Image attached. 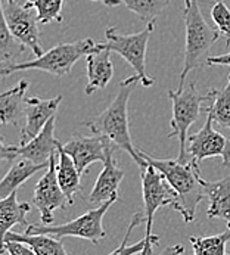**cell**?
Masks as SVG:
<instances>
[{
	"instance_id": "6da1fadb",
	"label": "cell",
	"mask_w": 230,
	"mask_h": 255,
	"mask_svg": "<svg viewBox=\"0 0 230 255\" xmlns=\"http://www.w3.org/2000/svg\"><path fill=\"white\" fill-rule=\"evenodd\" d=\"M139 155L152 165L156 171L162 174V177L170 184V187L176 193V201L173 208L180 213L185 223H192L196 217V208L199 202L205 196L202 177L199 164L191 161H180V159H168V158H153L148 152L137 149Z\"/></svg>"
},
{
	"instance_id": "7a4b0ae2",
	"label": "cell",
	"mask_w": 230,
	"mask_h": 255,
	"mask_svg": "<svg viewBox=\"0 0 230 255\" xmlns=\"http://www.w3.org/2000/svg\"><path fill=\"white\" fill-rule=\"evenodd\" d=\"M140 83V78L134 74L119 83L118 93L110 107L99 114L98 117L92 118L90 121L83 123L89 127L93 134H101L108 139L116 149L127 152L133 161L139 165L140 170L146 168L149 164L139 155V150L133 145L131 134H130V124H128V99L134 89Z\"/></svg>"
},
{
	"instance_id": "3957f363",
	"label": "cell",
	"mask_w": 230,
	"mask_h": 255,
	"mask_svg": "<svg viewBox=\"0 0 230 255\" xmlns=\"http://www.w3.org/2000/svg\"><path fill=\"white\" fill-rule=\"evenodd\" d=\"M101 49H104L101 46V41H95L93 38H81L73 43H61L53 46L36 59L1 67L0 75L6 77L19 71L38 70L43 73L62 77L73 70L78 59H81L83 56H89L95 52H99Z\"/></svg>"
},
{
	"instance_id": "277c9868",
	"label": "cell",
	"mask_w": 230,
	"mask_h": 255,
	"mask_svg": "<svg viewBox=\"0 0 230 255\" xmlns=\"http://www.w3.org/2000/svg\"><path fill=\"white\" fill-rule=\"evenodd\" d=\"M185 27H186V46L185 61L179 77L176 92H183L186 77L192 70L205 65L210 49L219 40L220 33L217 28L210 27L199 9V0H192L189 7H185Z\"/></svg>"
},
{
	"instance_id": "5b68a950",
	"label": "cell",
	"mask_w": 230,
	"mask_h": 255,
	"mask_svg": "<svg viewBox=\"0 0 230 255\" xmlns=\"http://www.w3.org/2000/svg\"><path fill=\"white\" fill-rule=\"evenodd\" d=\"M168 98L173 104V117L170 121L171 133H168V139L177 137L179 142V155L177 159L186 162L191 161L192 158L186 152L188 145V130L192 124L198 120L202 105L204 104H211L214 98V90H210L207 95H201L196 90V84L189 83L183 92H176V90H168Z\"/></svg>"
},
{
	"instance_id": "8992f818",
	"label": "cell",
	"mask_w": 230,
	"mask_h": 255,
	"mask_svg": "<svg viewBox=\"0 0 230 255\" xmlns=\"http://www.w3.org/2000/svg\"><path fill=\"white\" fill-rule=\"evenodd\" d=\"M155 30V21L148 22L146 27L134 34H122L115 27L105 30V41H101L104 49L118 53L121 58L127 61L136 71V75L140 78L142 86L149 87L153 84V80L146 74V49L149 37Z\"/></svg>"
},
{
	"instance_id": "52a82bcc",
	"label": "cell",
	"mask_w": 230,
	"mask_h": 255,
	"mask_svg": "<svg viewBox=\"0 0 230 255\" xmlns=\"http://www.w3.org/2000/svg\"><path fill=\"white\" fill-rule=\"evenodd\" d=\"M115 201H110L101 207H96L93 210L86 211L84 214L78 216L77 219L71 220L65 224L59 226H52V224H30L25 229V233L28 235H49V236H58L59 239L62 238H80L90 241L92 244L98 245L105 236L107 232L104 229V217L110 207Z\"/></svg>"
},
{
	"instance_id": "ba28073f",
	"label": "cell",
	"mask_w": 230,
	"mask_h": 255,
	"mask_svg": "<svg viewBox=\"0 0 230 255\" xmlns=\"http://www.w3.org/2000/svg\"><path fill=\"white\" fill-rule=\"evenodd\" d=\"M142 177V190H143V204H145V217H146V230H145V250L140 255H152V248L158 245L159 235H152L153 217L158 208L170 205L173 207L176 201V193L170 187L167 180L162 177L159 171H156L152 165H148L146 168L140 170Z\"/></svg>"
},
{
	"instance_id": "9c48e42d",
	"label": "cell",
	"mask_w": 230,
	"mask_h": 255,
	"mask_svg": "<svg viewBox=\"0 0 230 255\" xmlns=\"http://www.w3.org/2000/svg\"><path fill=\"white\" fill-rule=\"evenodd\" d=\"M0 12L12 36L22 46L30 47L36 58L41 56L44 50L40 43V21L36 9L27 1L21 3L19 0H1Z\"/></svg>"
},
{
	"instance_id": "30bf717a",
	"label": "cell",
	"mask_w": 230,
	"mask_h": 255,
	"mask_svg": "<svg viewBox=\"0 0 230 255\" xmlns=\"http://www.w3.org/2000/svg\"><path fill=\"white\" fill-rule=\"evenodd\" d=\"M56 115L49 120L44 128L33 140L24 145H6L1 139L0 143V158L3 161H15L18 158H25L34 164H47L52 155H56L62 145L55 137Z\"/></svg>"
},
{
	"instance_id": "8fae6325",
	"label": "cell",
	"mask_w": 230,
	"mask_h": 255,
	"mask_svg": "<svg viewBox=\"0 0 230 255\" xmlns=\"http://www.w3.org/2000/svg\"><path fill=\"white\" fill-rule=\"evenodd\" d=\"M213 123V115L207 112L205 124L198 133L188 137L186 152L198 164H201L207 158L220 156L223 159V165L230 167V139L214 130Z\"/></svg>"
},
{
	"instance_id": "7c38bea8",
	"label": "cell",
	"mask_w": 230,
	"mask_h": 255,
	"mask_svg": "<svg viewBox=\"0 0 230 255\" xmlns=\"http://www.w3.org/2000/svg\"><path fill=\"white\" fill-rule=\"evenodd\" d=\"M56 165V155H52L49 159V167L36 184L33 195V205L38 210L43 224H52L53 211L68 205V199L58 182Z\"/></svg>"
},
{
	"instance_id": "4fadbf2b",
	"label": "cell",
	"mask_w": 230,
	"mask_h": 255,
	"mask_svg": "<svg viewBox=\"0 0 230 255\" xmlns=\"http://www.w3.org/2000/svg\"><path fill=\"white\" fill-rule=\"evenodd\" d=\"M113 146L114 145L108 139H105L101 134H93V136L77 134L62 146V149L73 158L78 171L83 176L87 173V168L93 162L104 164Z\"/></svg>"
},
{
	"instance_id": "5bb4252c",
	"label": "cell",
	"mask_w": 230,
	"mask_h": 255,
	"mask_svg": "<svg viewBox=\"0 0 230 255\" xmlns=\"http://www.w3.org/2000/svg\"><path fill=\"white\" fill-rule=\"evenodd\" d=\"M62 102V96H56L52 99H40V98H28L25 102V124L21 130V139L19 145L28 143L33 140L40 131L44 128V126L49 123L52 117L56 115V111Z\"/></svg>"
},
{
	"instance_id": "9a60e30c",
	"label": "cell",
	"mask_w": 230,
	"mask_h": 255,
	"mask_svg": "<svg viewBox=\"0 0 230 255\" xmlns=\"http://www.w3.org/2000/svg\"><path fill=\"white\" fill-rule=\"evenodd\" d=\"M115 149H116L115 146L110 149L107 161L104 162V170L99 174L90 195L87 196V202L95 207H101L110 201L119 199L118 189L124 179V171L116 165V161L114 159L113 153Z\"/></svg>"
},
{
	"instance_id": "2e32d148",
	"label": "cell",
	"mask_w": 230,
	"mask_h": 255,
	"mask_svg": "<svg viewBox=\"0 0 230 255\" xmlns=\"http://www.w3.org/2000/svg\"><path fill=\"white\" fill-rule=\"evenodd\" d=\"M87 58V84L84 89L86 95H93L96 90L105 89L113 75L114 64L111 61V52L108 49H101Z\"/></svg>"
},
{
	"instance_id": "e0dca14e",
	"label": "cell",
	"mask_w": 230,
	"mask_h": 255,
	"mask_svg": "<svg viewBox=\"0 0 230 255\" xmlns=\"http://www.w3.org/2000/svg\"><path fill=\"white\" fill-rule=\"evenodd\" d=\"M205 196L208 198V219H222L230 229V177L207 182L202 180Z\"/></svg>"
},
{
	"instance_id": "ac0fdd59",
	"label": "cell",
	"mask_w": 230,
	"mask_h": 255,
	"mask_svg": "<svg viewBox=\"0 0 230 255\" xmlns=\"http://www.w3.org/2000/svg\"><path fill=\"white\" fill-rule=\"evenodd\" d=\"M30 83L27 80L18 81L15 87L0 95V121L1 124H18L19 118L24 115L27 90Z\"/></svg>"
},
{
	"instance_id": "d6986e66",
	"label": "cell",
	"mask_w": 230,
	"mask_h": 255,
	"mask_svg": "<svg viewBox=\"0 0 230 255\" xmlns=\"http://www.w3.org/2000/svg\"><path fill=\"white\" fill-rule=\"evenodd\" d=\"M31 211V205L28 202H19L16 192L10 193L9 196L0 201V238L6 236V233L16 224L22 227H28L30 223L27 221V214Z\"/></svg>"
},
{
	"instance_id": "ffe728a7",
	"label": "cell",
	"mask_w": 230,
	"mask_h": 255,
	"mask_svg": "<svg viewBox=\"0 0 230 255\" xmlns=\"http://www.w3.org/2000/svg\"><path fill=\"white\" fill-rule=\"evenodd\" d=\"M49 167L47 164H34L25 158H18L15 159V162L10 165V170L7 171V174L3 177V180L0 183V198H6L10 193L16 192V189L25 183L30 177H33L36 173L44 170Z\"/></svg>"
},
{
	"instance_id": "44dd1931",
	"label": "cell",
	"mask_w": 230,
	"mask_h": 255,
	"mask_svg": "<svg viewBox=\"0 0 230 255\" xmlns=\"http://www.w3.org/2000/svg\"><path fill=\"white\" fill-rule=\"evenodd\" d=\"M58 155H59V161H58V165H56L58 182H59L61 189L64 190L67 199H68V205H73L74 199H76V195H83L81 182H80L81 173L78 171L73 158L62 147L58 152Z\"/></svg>"
},
{
	"instance_id": "7402d4cb",
	"label": "cell",
	"mask_w": 230,
	"mask_h": 255,
	"mask_svg": "<svg viewBox=\"0 0 230 255\" xmlns=\"http://www.w3.org/2000/svg\"><path fill=\"white\" fill-rule=\"evenodd\" d=\"M6 241H16L27 244L37 255H68L64 248L62 239H55L49 235H28V233H16L9 230L1 241V245Z\"/></svg>"
},
{
	"instance_id": "603a6c76",
	"label": "cell",
	"mask_w": 230,
	"mask_h": 255,
	"mask_svg": "<svg viewBox=\"0 0 230 255\" xmlns=\"http://www.w3.org/2000/svg\"><path fill=\"white\" fill-rule=\"evenodd\" d=\"M230 241V229L213 236H191L193 255H229L226 251Z\"/></svg>"
},
{
	"instance_id": "cb8c5ba5",
	"label": "cell",
	"mask_w": 230,
	"mask_h": 255,
	"mask_svg": "<svg viewBox=\"0 0 230 255\" xmlns=\"http://www.w3.org/2000/svg\"><path fill=\"white\" fill-rule=\"evenodd\" d=\"M205 111L213 115L214 123L230 130V74L228 84L222 90H214V98Z\"/></svg>"
},
{
	"instance_id": "d4e9b609",
	"label": "cell",
	"mask_w": 230,
	"mask_h": 255,
	"mask_svg": "<svg viewBox=\"0 0 230 255\" xmlns=\"http://www.w3.org/2000/svg\"><path fill=\"white\" fill-rule=\"evenodd\" d=\"M25 52V46H22L6 25V21L1 18L0 24V61L1 67H7L16 64V59ZM0 67V68H1Z\"/></svg>"
},
{
	"instance_id": "484cf974",
	"label": "cell",
	"mask_w": 230,
	"mask_h": 255,
	"mask_svg": "<svg viewBox=\"0 0 230 255\" xmlns=\"http://www.w3.org/2000/svg\"><path fill=\"white\" fill-rule=\"evenodd\" d=\"M124 3L131 12L145 19L146 22H152L158 15L170 4V0H118Z\"/></svg>"
},
{
	"instance_id": "4316f807",
	"label": "cell",
	"mask_w": 230,
	"mask_h": 255,
	"mask_svg": "<svg viewBox=\"0 0 230 255\" xmlns=\"http://www.w3.org/2000/svg\"><path fill=\"white\" fill-rule=\"evenodd\" d=\"M31 4L37 12L40 24H50V22H62V7L65 0H25Z\"/></svg>"
},
{
	"instance_id": "83f0119b",
	"label": "cell",
	"mask_w": 230,
	"mask_h": 255,
	"mask_svg": "<svg viewBox=\"0 0 230 255\" xmlns=\"http://www.w3.org/2000/svg\"><path fill=\"white\" fill-rule=\"evenodd\" d=\"M143 221H146L145 214H142V213H134L133 220L130 221V226L127 227V232H125V235H124V238H122V241H121L119 247H116L114 251L108 255H137V254H140V253L145 250V245H146V241H145V238H143L140 242L134 244V245H127V244H128L130 235H131V232L134 230V227H137V226H139V224H142Z\"/></svg>"
},
{
	"instance_id": "f1b7e54d",
	"label": "cell",
	"mask_w": 230,
	"mask_h": 255,
	"mask_svg": "<svg viewBox=\"0 0 230 255\" xmlns=\"http://www.w3.org/2000/svg\"><path fill=\"white\" fill-rule=\"evenodd\" d=\"M211 18L220 36L228 37V44H230V9L228 4L225 1H216L211 7Z\"/></svg>"
},
{
	"instance_id": "f546056e",
	"label": "cell",
	"mask_w": 230,
	"mask_h": 255,
	"mask_svg": "<svg viewBox=\"0 0 230 255\" xmlns=\"http://www.w3.org/2000/svg\"><path fill=\"white\" fill-rule=\"evenodd\" d=\"M1 250H6L9 255H37L27 244L16 241H6L1 245Z\"/></svg>"
},
{
	"instance_id": "4dcf8cb0",
	"label": "cell",
	"mask_w": 230,
	"mask_h": 255,
	"mask_svg": "<svg viewBox=\"0 0 230 255\" xmlns=\"http://www.w3.org/2000/svg\"><path fill=\"white\" fill-rule=\"evenodd\" d=\"M207 67L211 65H229L230 67V53H225V55H219V56H210L205 62Z\"/></svg>"
},
{
	"instance_id": "1f68e13d",
	"label": "cell",
	"mask_w": 230,
	"mask_h": 255,
	"mask_svg": "<svg viewBox=\"0 0 230 255\" xmlns=\"http://www.w3.org/2000/svg\"><path fill=\"white\" fill-rule=\"evenodd\" d=\"M185 253V247L183 245H171L168 248H165L162 253L158 255H182Z\"/></svg>"
},
{
	"instance_id": "d6a6232c",
	"label": "cell",
	"mask_w": 230,
	"mask_h": 255,
	"mask_svg": "<svg viewBox=\"0 0 230 255\" xmlns=\"http://www.w3.org/2000/svg\"><path fill=\"white\" fill-rule=\"evenodd\" d=\"M92 1H102L107 6H116V4H119L118 0H92Z\"/></svg>"
},
{
	"instance_id": "836d02e7",
	"label": "cell",
	"mask_w": 230,
	"mask_h": 255,
	"mask_svg": "<svg viewBox=\"0 0 230 255\" xmlns=\"http://www.w3.org/2000/svg\"><path fill=\"white\" fill-rule=\"evenodd\" d=\"M185 1V7H189V4H191L192 0H183Z\"/></svg>"
},
{
	"instance_id": "e575fe53",
	"label": "cell",
	"mask_w": 230,
	"mask_h": 255,
	"mask_svg": "<svg viewBox=\"0 0 230 255\" xmlns=\"http://www.w3.org/2000/svg\"><path fill=\"white\" fill-rule=\"evenodd\" d=\"M1 255H9V253L6 250H1Z\"/></svg>"
},
{
	"instance_id": "d590c367",
	"label": "cell",
	"mask_w": 230,
	"mask_h": 255,
	"mask_svg": "<svg viewBox=\"0 0 230 255\" xmlns=\"http://www.w3.org/2000/svg\"><path fill=\"white\" fill-rule=\"evenodd\" d=\"M137 255H140V254H137Z\"/></svg>"
}]
</instances>
